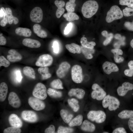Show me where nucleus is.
<instances>
[{"mask_svg":"<svg viewBox=\"0 0 133 133\" xmlns=\"http://www.w3.org/2000/svg\"><path fill=\"white\" fill-rule=\"evenodd\" d=\"M98 8L99 5L96 1L89 0L83 3L82 7L81 12L84 17L89 18L96 13Z\"/></svg>","mask_w":133,"mask_h":133,"instance_id":"f257e3e1","label":"nucleus"},{"mask_svg":"<svg viewBox=\"0 0 133 133\" xmlns=\"http://www.w3.org/2000/svg\"><path fill=\"white\" fill-rule=\"evenodd\" d=\"M120 105V101L117 98L109 95H106L102 102L103 107L104 108H108V110L110 111L116 110Z\"/></svg>","mask_w":133,"mask_h":133,"instance_id":"f03ea898","label":"nucleus"},{"mask_svg":"<svg viewBox=\"0 0 133 133\" xmlns=\"http://www.w3.org/2000/svg\"><path fill=\"white\" fill-rule=\"evenodd\" d=\"M123 15L120 8L117 5H114L112 6L108 11L106 20L107 23H111L115 20L122 18Z\"/></svg>","mask_w":133,"mask_h":133,"instance_id":"7ed1b4c3","label":"nucleus"},{"mask_svg":"<svg viewBox=\"0 0 133 133\" xmlns=\"http://www.w3.org/2000/svg\"><path fill=\"white\" fill-rule=\"evenodd\" d=\"M87 118L92 121H95L98 124L104 122L106 118V115L103 111L91 110L90 111L87 115Z\"/></svg>","mask_w":133,"mask_h":133,"instance_id":"20e7f679","label":"nucleus"},{"mask_svg":"<svg viewBox=\"0 0 133 133\" xmlns=\"http://www.w3.org/2000/svg\"><path fill=\"white\" fill-rule=\"evenodd\" d=\"M32 94L34 97L42 100L45 99L47 96L45 86L41 83H37L33 90Z\"/></svg>","mask_w":133,"mask_h":133,"instance_id":"39448f33","label":"nucleus"},{"mask_svg":"<svg viewBox=\"0 0 133 133\" xmlns=\"http://www.w3.org/2000/svg\"><path fill=\"white\" fill-rule=\"evenodd\" d=\"M93 90L91 93V97L98 100H102L106 95V93L100 86L97 83L93 84L92 86Z\"/></svg>","mask_w":133,"mask_h":133,"instance_id":"423d86ee","label":"nucleus"},{"mask_svg":"<svg viewBox=\"0 0 133 133\" xmlns=\"http://www.w3.org/2000/svg\"><path fill=\"white\" fill-rule=\"evenodd\" d=\"M71 75L72 80L74 82L76 83H81L83 79L81 67L78 65H74L71 68Z\"/></svg>","mask_w":133,"mask_h":133,"instance_id":"0eeeda50","label":"nucleus"},{"mask_svg":"<svg viewBox=\"0 0 133 133\" xmlns=\"http://www.w3.org/2000/svg\"><path fill=\"white\" fill-rule=\"evenodd\" d=\"M53 58L50 55L45 54L40 56L36 61L35 65L40 67H47L52 64Z\"/></svg>","mask_w":133,"mask_h":133,"instance_id":"6e6552de","label":"nucleus"},{"mask_svg":"<svg viewBox=\"0 0 133 133\" xmlns=\"http://www.w3.org/2000/svg\"><path fill=\"white\" fill-rule=\"evenodd\" d=\"M41 100L34 97H30L28 99V103L34 110L40 111L44 109L45 106V103Z\"/></svg>","mask_w":133,"mask_h":133,"instance_id":"1a4fd4ad","label":"nucleus"},{"mask_svg":"<svg viewBox=\"0 0 133 133\" xmlns=\"http://www.w3.org/2000/svg\"><path fill=\"white\" fill-rule=\"evenodd\" d=\"M30 18L33 22L40 23L43 18V12L40 7H36L31 11L30 13Z\"/></svg>","mask_w":133,"mask_h":133,"instance_id":"9d476101","label":"nucleus"},{"mask_svg":"<svg viewBox=\"0 0 133 133\" xmlns=\"http://www.w3.org/2000/svg\"><path fill=\"white\" fill-rule=\"evenodd\" d=\"M21 116L24 120L30 123L35 122L37 121L38 119L36 114L32 111H23L21 113Z\"/></svg>","mask_w":133,"mask_h":133,"instance_id":"9b49d317","label":"nucleus"},{"mask_svg":"<svg viewBox=\"0 0 133 133\" xmlns=\"http://www.w3.org/2000/svg\"><path fill=\"white\" fill-rule=\"evenodd\" d=\"M70 67V64L66 62H62L59 65L56 73L57 76L60 78L65 77Z\"/></svg>","mask_w":133,"mask_h":133,"instance_id":"f8f14e48","label":"nucleus"},{"mask_svg":"<svg viewBox=\"0 0 133 133\" xmlns=\"http://www.w3.org/2000/svg\"><path fill=\"white\" fill-rule=\"evenodd\" d=\"M9 104L15 108H19L21 105L20 100L17 94L15 92H11L8 98Z\"/></svg>","mask_w":133,"mask_h":133,"instance_id":"ddd939ff","label":"nucleus"},{"mask_svg":"<svg viewBox=\"0 0 133 133\" xmlns=\"http://www.w3.org/2000/svg\"><path fill=\"white\" fill-rule=\"evenodd\" d=\"M133 89V84L128 82H125L122 84L121 86L117 88V91L118 95L122 97L125 96L128 91Z\"/></svg>","mask_w":133,"mask_h":133,"instance_id":"4468645a","label":"nucleus"},{"mask_svg":"<svg viewBox=\"0 0 133 133\" xmlns=\"http://www.w3.org/2000/svg\"><path fill=\"white\" fill-rule=\"evenodd\" d=\"M102 67L104 72L107 74H109L112 72H117L119 70L116 64L108 61L104 62L102 65Z\"/></svg>","mask_w":133,"mask_h":133,"instance_id":"2eb2a0df","label":"nucleus"},{"mask_svg":"<svg viewBox=\"0 0 133 133\" xmlns=\"http://www.w3.org/2000/svg\"><path fill=\"white\" fill-rule=\"evenodd\" d=\"M8 54L7 56V59L11 62H15L20 61L22 58L21 55L14 49L9 50L8 52Z\"/></svg>","mask_w":133,"mask_h":133,"instance_id":"dca6fc26","label":"nucleus"},{"mask_svg":"<svg viewBox=\"0 0 133 133\" xmlns=\"http://www.w3.org/2000/svg\"><path fill=\"white\" fill-rule=\"evenodd\" d=\"M8 121L12 126L18 128H20L22 126L23 123L22 120L16 114H11L9 117Z\"/></svg>","mask_w":133,"mask_h":133,"instance_id":"f3484780","label":"nucleus"},{"mask_svg":"<svg viewBox=\"0 0 133 133\" xmlns=\"http://www.w3.org/2000/svg\"><path fill=\"white\" fill-rule=\"evenodd\" d=\"M22 43L24 46L32 48H38L41 46V44L39 41L29 38L24 39Z\"/></svg>","mask_w":133,"mask_h":133,"instance_id":"a211bd4d","label":"nucleus"},{"mask_svg":"<svg viewBox=\"0 0 133 133\" xmlns=\"http://www.w3.org/2000/svg\"><path fill=\"white\" fill-rule=\"evenodd\" d=\"M85 94V92L84 90L79 88L72 89L69 90L68 93L69 96L71 97L74 96L79 99H82Z\"/></svg>","mask_w":133,"mask_h":133,"instance_id":"6ab92c4d","label":"nucleus"},{"mask_svg":"<svg viewBox=\"0 0 133 133\" xmlns=\"http://www.w3.org/2000/svg\"><path fill=\"white\" fill-rule=\"evenodd\" d=\"M34 33L39 37L41 38H45L47 36L46 31L42 29L41 26L38 24H34L33 26Z\"/></svg>","mask_w":133,"mask_h":133,"instance_id":"aec40b11","label":"nucleus"},{"mask_svg":"<svg viewBox=\"0 0 133 133\" xmlns=\"http://www.w3.org/2000/svg\"><path fill=\"white\" fill-rule=\"evenodd\" d=\"M81 128L85 131L93 132L95 131L96 128L93 124L88 120H85L83 122Z\"/></svg>","mask_w":133,"mask_h":133,"instance_id":"412c9836","label":"nucleus"},{"mask_svg":"<svg viewBox=\"0 0 133 133\" xmlns=\"http://www.w3.org/2000/svg\"><path fill=\"white\" fill-rule=\"evenodd\" d=\"M8 91V87L6 84L2 82L0 84V100L4 101L5 99Z\"/></svg>","mask_w":133,"mask_h":133,"instance_id":"4be33fe9","label":"nucleus"},{"mask_svg":"<svg viewBox=\"0 0 133 133\" xmlns=\"http://www.w3.org/2000/svg\"><path fill=\"white\" fill-rule=\"evenodd\" d=\"M16 33L17 35L25 37H29L31 36L32 32L28 28L19 27L15 30Z\"/></svg>","mask_w":133,"mask_h":133,"instance_id":"5701e85b","label":"nucleus"},{"mask_svg":"<svg viewBox=\"0 0 133 133\" xmlns=\"http://www.w3.org/2000/svg\"><path fill=\"white\" fill-rule=\"evenodd\" d=\"M66 48L70 52L75 54H80L81 52V47L74 43L67 44L65 45Z\"/></svg>","mask_w":133,"mask_h":133,"instance_id":"b1692460","label":"nucleus"},{"mask_svg":"<svg viewBox=\"0 0 133 133\" xmlns=\"http://www.w3.org/2000/svg\"><path fill=\"white\" fill-rule=\"evenodd\" d=\"M38 73L41 75V79L44 80L47 79L51 76V74L49 72L47 67H40L38 69Z\"/></svg>","mask_w":133,"mask_h":133,"instance_id":"393cba45","label":"nucleus"},{"mask_svg":"<svg viewBox=\"0 0 133 133\" xmlns=\"http://www.w3.org/2000/svg\"><path fill=\"white\" fill-rule=\"evenodd\" d=\"M60 115L64 121L68 123L73 117V115L65 109H62L60 111Z\"/></svg>","mask_w":133,"mask_h":133,"instance_id":"a878e982","label":"nucleus"},{"mask_svg":"<svg viewBox=\"0 0 133 133\" xmlns=\"http://www.w3.org/2000/svg\"><path fill=\"white\" fill-rule=\"evenodd\" d=\"M5 9L7 14L9 23L11 24L13 21L14 24H17L19 22V20L17 17H14L12 15V11L11 8L9 7H6Z\"/></svg>","mask_w":133,"mask_h":133,"instance_id":"bb28decb","label":"nucleus"},{"mask_svg":"<svg viewBox=\"0 0 133 133\" xmlns=\"http://www.w3.org/2000/svg\"><path fill=\"white\" fill-rule=\"evenodd\" d=\"M23 72L25 76L34 79L35 78V72L32 67L29 66H25L23 69Z\"/></svg>","mask_w":133,"mask_h":133,"instance_id":"cd10ccee","label":"nucleus"},{"mask_svg":"<svg viewBox=\"0 0 133 133\" xmlns=\"http://www.w3.org/2000/svg\"><path fill=\"white\" fill-rule=\"evenodd\" d=\"M81 52L85 58L87 59H91L93 58L92 55L94 53L95 50L94 49H88L82 46L81 47Z\"/></svg>","mask_w":133,"mask_h":133,"instance_id":"c85d7f7f","label":"nucleus"},{"mask_svg":"<svg viewBox=\"0 0 133 133\" xmlns=\"http://www.w3.org/2000/svg\"><path fill=\"white\" fill-rule=\"evenodd\" d=\"M118 116L121 119H127L133 117V111L123 110L118 114Z\"/></svg>","mask_w":133,"mask_h":133,"instance_id":"c756f323","label":"nucleus"},{"mask_svg":"<svg viewBox=\"0 0 133 133\" xmlns=\"http://www.w3.org/2000/svg\"><path fill=\"white\" fill-rule=\"evenodd\" d=\"M83 119V116L79 115L71 120L69 122V125L70 127L80 126L82 123Z\"/></svg>","mask_w":133,"mask_h":133,"instance_id":"7c9ffc66","label":"nucleus"},{"mask_svg":"<svg viewBox=\"0 0 133 133\" xmlns=\"http://www.w3.org/2000/svg\"><path fill=\"white\" fill-rule=\"evenodd\" d=\"M80 42L82 46L88 49H93L94 46L96 45L94 42H88L86 38L84 37L81 38Z\"/></svg>","mask_w":133,"mask_h":133,"instance_id":"2f4dec72","label":"nucleus"},{"mask_svg":"<svg viewBox=\"0 0 133 133\" xmlns=\"http://www.w3.org/2000/svg\"><path fill=\"white\" fill-rule=\"evenodd\" d=\"M63 17L68 21L78 20L79 19L78 16L75 13L73 12H67L63 15Z\"/></svg>","mask_w":133,"mask_h":133,"instance_id":"473e14b6","label":"nucleus"},{"mask_svg":"<svg viewBox=\"0 0 133 133\" xmlns=\"http://www.w3.org/2000/svg\"><path fill=\"white\" fill-rule=\"evenodd\" d=\"M67 101L69 105L73 109L74 112H76L79 110L80 106L77 100L74 98H72L68 99Z\"/></svg>","mask_w":133,"mask_h":133,"instance_id":"72a5a7b5","label":"nucleus"},{"mask_svg":"<svg viewBox=\"0 0 133 133\" xmlns=\"http://www.w3.org/2000/svg\"><path fill=\"white\" fill-rule=\"evenodd\" d=\"M47 92L48 95L52 98H59L62 96V93L61 92L57 91L51 88H49L47 89Z\"/></svg>","mask_w":133,"mask_h":133,"instance_id":"f704fd0d","label":"nucleus"},{"mask_svg":"<svg viewBox=\"0 0 133 133\" xmlns=\"http://www.w3.org/2000/svg\"><path fill=\"white\" fill-rule=\"evenodd\" d=\"M76 0H69L66 5V9L67 12H73L75 10L76 6Z\"/></svg>","mask_w":133,"mask_h":133,"instance_id":"c9c22d12","label":"nucleus"},{"mask_svg":"<svg viewBox=\"0 0 133 133\" xmlns=\"http://www.w3.org/2000/svg\"><path fill=\"white\" fill-rule=\"evenodd\" d=\"M101 34L102 36L106 38L103 42V45L106 46L111 42L113 37V34L112 33H108L105 30L102 31Z\"/></svg>","mask_w":133,"mask_h":133,"instance_id":"e433bc0d","label":"nucleus"},{"mask_svg":"<svg viewBox=\"0 0 133 133\" xmlns=\"http://www.w3.org/2000/svg\"><path fill=\"white\" fill-rule=\"evenodd\" d=\"M50 86L51 87L54 89H63L62 82L59 79L53 80L50 83Z\"/></svg>","mask_w":133,"mask_h":133,"instance_id":"4c0bfd02","label":"nucleus"},{"mask_svg":"<svg viewBox=\"0 0 133 133\" xmlns=\"http://www.w3.org/2000/svg\"><path fill=\"white\" fill-rule=\"evenodd\" d=\"M129 69L125 70L124 73L125 75L129 77H132L133 76V60L130 61L128 64Z\"/></svg>","mask_w":133,"mask_h":133,"instance_id":"58836bf2","label":"nucleus"},{"mask_svg":"<svg viewBox=\"0 0 133 133\" xmlns=\"http://www.w3.org/2000/svg\"><path fill=\"white\" fill-rule=\"evenodd\" d=\"M0 10L2 12L3 15V18L0 21V25L1 26L4 27L6 26L8 21L7 19V14L5 9L3 7H1Z\"/></svg>","mask_w":133,"mask_h":133,"instance_id":"ea45409f","label":"nucleus"},{"mask_svg":"<svg viewBox=\"0 0 133 133\" xmlns=\"http://www.w3.org/2000/svg\"><path fill=\"white\" fill-rule=\"evenodd\" d=\"M21 130L19 128L12 126L5 129L3 131L4 133H20Z\"/></svg>","mask_w":133,"mask_h":133,"instance_id":"a19ab883","label":"nucleus"},{"mask_svg":"<svg viewBox=\"0 0 133 133\" xmlns=\"http://www.w3.org/2000/svg\"><path fill=\"white\" fill-rule=\"evenodd\" d=\"M73 130V129L71 128L60 126L58 128L57 132L58 133H71Z\"/></svg>","mask_w":133,"mask_h":133,"instance_id":"79ce46f5","label":"nucleus"},{"mask_svg":"<svg viewBox=\"0 0 133 133\" xmlns=\"http://www.w3.org/2000/svg\"><path fill=\"white\" fill-rule=\"evenodd\" d=\"M10 65L9 61L7 60L3 56H1L0 57V67L3 66L7 67H8Z\"/></svg>","mask_w":133,"mask_h":133,"instance_id":"37998d69","label":"nucleus"},{"mask_svg":"<svg viewBox=\"0 0 133 133\" xmlns=\"http://www.w3.org/2000/svg\"><path fill=\"white\" fill-rule=\"evenodd\" d=\"M119 4L122 5H126L130 8H133V0H119Z\"/></svg>","mask_w":133,"mask_h":133,"instance_id":"c03bdc74","label":"nucleus"},{"mask_svg":"<svg viewBox=\"0 0 133 133\" xmlns=\"http://www.w3.org/2000/svg\"><path fill=\"white\" fill-rule=\"evenodd\" d=\"M123 13L125 17L133 16V8L126 7L123 10Z\"/></svg>","mask_w":133,"mask_h":133,"instance_id":"a18cd8bd","label":"nucleus"},{"mask_svg":"<svg viewBox=\"0 0 133 133\" xmlns=\"http://www.w3.org/2000/svg\"><path fill=\"white\" fill-rule=\"evenodd\" d=\"M54 3L58 8H63L65 4V1L63 0H55Z\"/></svg>","mask_w":133,"mask_h":133,"instance_id":"49530a36","label":"nucleus"},{"mask_svg":"<svg viewBox=\"0 0 133 133\" xmlns=\"http://www.w3.org/2000/svg\"><path fill=\"white\" fill-rule=\"evenodd\" d=\"M65 11L64 9L63 8H58L56 11V16L58 18H59L63 14Z\"/></svg>","mask_w":133,"mask_h":133,"instance_id":"de8ad7c7","label":"nucleus"},{"mask_svg":"<svg viewBox=\"0 0 133 133\" xmlns=\"http://www.w3.org/2000/svg\"><path fill=\"white\" fill-rule=\"evenodd\" d=\"M73 27L72 23L70 22L67 24L64 30V33L65 34H68L71 31Z\"/></svg>","mask_w":133,"mask_h":133,"instance_id":"09e8293b","label":"nucleus"},{"mask_svg":"<svg viewBox=\"0 0 133 133\" xmlns=\"http://www.w3.org/2000/svg\"><path fill=\"white\" fill-rule=\"evenodd\" d=\"M112 133H126L125 129L123 127H119L115 129L112 132Z\"/></svg>","mask_w":133,"mask_h":133,"instance_id":"8fccbe9b","label":"nucleus"},{"mask_svg":"<svg viewBox=\"0 0 133 133\" xmlns=\"http://www.w3.org/2000/svg\"><path fill=\"white\" fill-rule=\"evenodd\" d=\"M124 25L128 30L133 31V21L132 22L129 21L126 22L124 23Z\"/></svg>","mask_w":133,"mask_h":133,"instance_id":"3c124183","label":"nucleus"},{"mask_svg":"<svg viewBox=\"0 0 133 133\" xmlns=\"http://www.w3.org/2000/svg\"><path fill=\"white\" fill-rule=\"evenodd\" d=\"M55 128L54 126L53 125H51L45 129V133H53L55 132Z\"/></svg>","mask_w":133,"mask_h":133,"instance_id":"603ef678","label":"nucleus"},{"mask_svg":"<svg viewBox=\"0 0 133 133\" xmlns=\"http://www.w3.org/2000/svg\"><path fill=\"white\" fill-rule=\"evenodd\" d=\"M114 59L115 62L117 63L122 62L124 60L123 57L117 55H114Z\"/></svg>","mask_w":133,"mask_h":133,"instance_id":"864d4df0","label":"nucleus"},{"mask_svg":"<svg viewBox=\"0 0 133 133\" xmlns=\"http://www.w3.org/2000/svg\"><path fill=\"white\" fill-rule=\"evenodd\" d=\"M53 48V51L55 53H58L59 51V47L58 43L56 41H54L53 44L52 46Z\"/></svg>","mask_w":133,"mask_h":133,"instance_id":"5fc2aeb1","label":"nucleus"},{"mask_svg":"<svg viewBox=\"0 0 133 133\" xmlns=\"http://www.w3.org/2000/svg\"><path fill=\"white\" fill-rule=\"evenodd\" d=\"M111 52L114 55H122L123 54V52L122 50L119 49H115L111 50Z\"/></svg>","mask_w":133,"mask_h":133,"instance_id":"6e6d98bb","label":"nucleus"},{"mask_svg":"<svg viewBox=\"0 0 133 133\" xmlns=\"http://www.w3.org/2000/svg\"><path fill=\"white\" fill-rule=\"evenodd\" d=\"M16 79L18 83H20L22 80V77L19 70H17L16 73Z\"/></svg>","mask_w":133,"mask_h":133,"instance_id":"4d7b16f0","label":"nucleus"},{"mask_svg":"<svg viewBox=\"0 0 133 133\" xmlns=\"http://www.w3.org/2000/svg\"><path fill=\"white\" fill-rule=\"evenodd\" d=\"M6 43V40L5 38L2 35V33L0 34V45H4Z\"/></svg>","mask_w":133,"mask_h":133,"instance_id":"13d9d810","label":"nucleus"},{"mask_svg":"<svg viewBox=\"0 0 133 133\" xmlns=\"http://www.w3.org/2000/svg\"><path fill=\"white\" fill-rule=\"evenodd\" d=\"M128 125L130 129L133 133V117L129 118L128 122Z\"/></svg>","mask_w":133,"mask_h":133,"instance_id":"bf43d9fd","label":"nucleus"},{"mask_svg":"<svg viewBox=\"0 0 133 133\" xmlns=\"http://www.w3.org/2000/svg\"><path fill=\"white\" fill-rule=\"evenodd\" d=\"M125 43L123 41H120L115 43L114 44V47L116 49H119L121 45H124Z\"/></svg>","mask_w":133,"mask_h":133,"instance_id":"052dcab7","label":"nucleus"},{"mask_svg":"<svg viewBox=\"0 0 133 133\" xmlns=\"http://www.w3.org/2000/svg\"><path fill=\"white\" fill-rule=\"evenodd\" d=\"M115 38L120 41H124L125 39V37L124 36H121V35L119 34H116L114 36Z\"/></svg>","mask_w":133,"mask_h":133,"instance_id":"680f3d73","label":"nucleus"},{"mask_svg":"<svg viewBox=\"0 0 133 133\" xmlns=\"http://www.w3.org/2000/svg\"><path fill=\"white\" fill-rule=\"evenodd\" d=\"M130 45L131 47L133 48V39L131 41Z\"/></svg>","mask_w":133,"mask_h":133,"instance_id":"e2e57ef3","label":"nucleus"},{"mask_svg":"<svg viewBox=\"0 0 133 133\" xmlns=\"http://www.w3.org/2000/svg\"><path fill=\"white\" fill-rule=\"evenodd\" d=\"M103 133H108L109 132H103Z\"/></svg>","mask_w":133,"mask_h":133,"instance_id":"0e129e2a","label":"nucleus"}]
</instances>
